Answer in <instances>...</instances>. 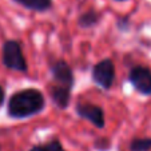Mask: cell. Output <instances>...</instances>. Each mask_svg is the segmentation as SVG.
<instances>
[{
    "label": "cell",
    "instance_id": "5",
    "mask_svg": "<svg viewBox=\"0 0 151 151\" xmlns=\"http://www.w3.org/2000/svg\"><path fill=\"white\" fill-rule=\"evenodd\" d=\"M76 114L79 115L82 119L88 120L90 123L98 128H103L106 124L104 119V112L99 106L92 104V103H78L76 104Z\"/></svg>",
    "mask_w": 151,
    "mask_h": 151
},
{
    "label": "cell",
    "instance_id": "9",
    "mask_svg": "<svg viewBox=\"0 0 151 151\" xmlns=\"http://www.w3.org/2000/svg\"><path fill=\"white\" fill-rule=\"evenodd\" d=\"M100 20V15L99 12L94 11V9H90V11H86L84 14H82L78 19V24H79L82 28H91V27L96 26Z\"/></svg>",
    "mask_w": 151,
    "mask_h": 151
},
{
    "label": "cell",
    "instance_id": "7",
    "mask_svg": "<svg viewBox=\"0 0 151 151\" xmlns=\"http://www.w3.org/2000/svg\"><path fill=\"white\" fill-rule=\"evenodd\" d=\"M71 91H72V88L66 87V86H62V84H56V83H52L50 86V96H51L52 102L60 110H64L70 106V102H71Z\"/></svg>",
    "mask_w": 151,
    "mask_h": 151
},
{
    "label": "cell",
    "instance_id": "12",
    "mask_svg": "<svg viewBox=\"0 0 151 151\" xmlns=\"http://www.w3.org/2000/svg\"><path fill=\"white\" fill-rule=\"evenodd\" d=\"M110 139H107V138H99V139L95 140V148L99 151H106L110 148Z\"/></svg>",
    "mask_w": 151,
    "mask_h": 151
},
{
    "label": "cell",
    "instance_id": "4",
    "mask_svg": "<svg viewBox=\"0 0 151 151\" xmlns=\"http://www.w3.org/2000/svg\"><path fill=\"white\" fill-rule=\"evenodd\" d=\"M128 80L138 92L142 95H151V70L147 67H132L128 74Z\"/></svg>",
    "mask_w": 151,
    "mask_h": 151
},
{
    "label": "cell",
    "instance_id": "3",
    "mask_svg": "<svg viewBox=\"0 0 151 151\" xmlns=\"http://www.w3.org/2000/svg\"><path fill=\"white\" fill-rule=\"evenodd\" d=\"M92 80L103 90H110L115 80V66L111 59L98 62L92 68Z\"/></svg>",
    "mask_w": 151,
    "mask_h": 151
},
{
    "label": "cell",
    "instance_id": "6",
    "mask_svg": "<svg viewBox=\"0 0 151 151\" xmlns=\"http://www.w3.org/2000/svg\"><path fill=\"white\" fill-rule=\"evenodd\" d=\"M51 75L52 80L56 84H62L72 88L75 84V78L72 68L66 60H56L51 66Z\"/></svg>",
    "mask_w": 151,
    "mask_h": 151
},
{
    "label": "cell",
    "instance_id": "10",
    "mask_svg": "<svg viewBox=\"0 0 151 151\" xmlns=\"http://www.w3.org/2000/svg\"><path fill=\"white\" fill-rule=\"evenodd\" d=\"M130 151H150L151 138H135L128 146Z\"/></svg>",
    "mask_w": 151,
    "mask_h": 151
},
{
    "label": "cell",
    "instance_id": "8",
    "mask_svg": "<svg viewBox=\"0 0 151 151\" xmlns=\"http://www.w3.org/2000/svg\"><path fill=\"white\" fill-rule=\"evenodd\" d=\"M24 8L36 12H46L52 7V0H14Z\"/></svg>",
    "mask_w": 151,
    "mask_h": 151
},
{
    "label": "cell",
    "instance_id": "15",
    "mask_svg": "<svg viewBox=\"0 0 151 151\" xmlns=\"http://www.w3.org/2000/svg\"><path fill=\"white\" fill-rule=\"evenodd\" d=\"M116 1H124V0H116Z\"/></svg>",
    "mask_w": 151,
    "mask_h": 151
},
{
    "label": "cell",
    "instance_id": "14",
    "mask_svg": "<svg viewBox=\"0 0 151 151\" xmlns=\"http://www.w3.org/2000/svg\"><path fill=\"white\" fill-rule=\"evenodd\" d=\"M29 151H44V147L43 146H34Z\"/></svg>",
    "mask_w": 151,
    "mask_h": 151
},
{
    "label": "cell",
    "instance_id": "11",
    "mask_svg": "<svg viewBox=\"0 0 151 151\" xmlns=\"http://www.w3.org/2000/svg\"><path fill=\"white\" fill-rule=\"evenodd\" d=\"M43 147H44V151H64V148H63V146H62V143H60L59 139L50 140V142L46 143Z\"/></svg>",
    "mask_w": 151,
    "mask_h": 151
},
{
    "label": "cell",
    "instance_id": "1",
    "mask_svg": "<svg viewBox=\"0 0 151 151\" xmlns=\"http://www.w3.org/2000/svg\"><path fill=\"white\" fill-rule=\"evenodd\" d=\"M46 99L42 91L36 88H26L17 91L9 98L7 111L14 119H26L44 110Z\"/></svg>",
    "mask_w": 151,
    "mask_h": 151
},
{
    "label": "cell",
    "instance_id": "2",
    "mask_svg": "<svg viewBox=\"0 0 151 151\" xmlns=\"http://www.w3.org/2000/svg\"><path fill=\"white\" fill-rule=\"evenodd\" d=\"M1 59H3V64L9 70L17 72H27L28 70L27 60L23 55L20 43L16 40H7L3 44Z\"/></svg>",
    "mask_w": 151,
    "mask_h": 151
},
{
    "label": "cell",
    "instance_id": "13",
    "mask_svg": "<svg viewBox=\"0 0 151 151\" xmlns=\"http://www.w3.org/2000/svg\"><path fill=\"white\" fill-rule=\"evenodd\" d=\"M4 98H6V91H4V88L0 86V107H1V104L4 103Z\"/></svg>",
    "mask_w": 151,
    "mask_h": 151
}]
</instances>
